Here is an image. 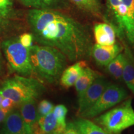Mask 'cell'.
Returning <instances> with one entry per match:
<instances>
[{"label": "cell", "instance_id": "cell-26", "mask_svg": "<svg viewBox=\"0 0 134 134\" xmlns=\"http://www.w3.org/2000/svg\"><path fill=\"white\" fill-rule=\"evenodd\" d=\"M15 105V103L11 99L8 98H3L1 102V108L8 110H11Z\"/></svg>", "mask_w": 134, "mask_h": 134}, {"label": "cell", "instance_id": "cell-23", "mask_svg": "<svg viewBox=\"0 0 134 134\" xmlns=\"http://www.w3.org/2000/svg\"><path fill=\"white\" fill-rule=\"evenodd\" d=\"M13 8L12 0H0V20L9 16Z\"/></svg>", "mask_w": 134, "mask_h": 134}, {"label": "cell", "instance_id": "cell-8", "mask_svg": "<svg viewBox=\"0 0 134 134\" xmlns=\"http://www.w3.org/2000/svg\"><path fill=\"white\" fill-rule=\"evenodd\" d=\"M109 84L107 80L100 76L94 81L78 98V114H81L96 103Z\"/></svg>", "mask_w": 134, "mask_h": 134}, {"label": "cell", "instance_id": "cell-6", "mask_svg": "<svg viewBox=\"0 0 134 134\" xmlns=\"http://www.w3.org/2000/svg\"><path fill=\"white\" fill-rule=\"evenodd\" d=\"M104 129L114 134L134 125V109L132 99H129L121 104L94 119Z\"/></svg>", "mask_w": 134, "mask_h": 134}, {"label": "cell", "instance_id": "cell-24", "mask_svg": "<svg viewBox=\"0 0 134 134\" xmlns=\"http://www.w3.org/2000/svg\"><path fill=\"white\" fill-rule=\"evenodd\" d=\"M34 37L32 34L24 33L20 36L19 40L21 44L27 48H30L32 46Z\"/></svg>", "mask_w": 134, "mask_h": 134}, {"label": "cell", "instance_id": "cell-22", "mask_svg": "<svg viewBox=\"0 0 134 134\" xmlns=\"http://www.w3.org/2000/svg\"><path fill=\"white\" fill-rule=\"evenodd\" d=\"M53 104L47 100H42L40 102L37 106L38 118L40 117H43L52 112L53 109Z\"/></svg>", "mask_w": 134, "mask_h": 134}, {"label": "cell", "instance_id": "cell-11", "mask_svg": "<svg viewBox=\"0 0 134 134\" xmlns=\"http://www.w3.org/2000/svg\"><path fill=\"white\" fill-rule=\"evenodd\" d=\"M93 33L96 43L100 46H111L116 41V32L112 25L100 23L94 25Z\"/></svg>", "mask_w": 134, "mask_h": 134}, {"label": "cell", "instance_id": "cell-13", "mask_svg": "<svg viewBox=\"0 0 134 134\" xmlns=\"http://www.w3.org/2000/svg\"><path fill=\"white\" fill-rule=\"evenodd\" d=\"M33 134L57 133L58 124L53 112L38 117L32 127Z\"/></svg>", "mask_w": 134, "mask_h": 134}, {"label": "cell", "instance_id": "cell-2", "mask_svg": "<svg viewBox=\"0 0 134 134\" xmlns=\"http://www.w3.org/2000/svg\"><path fill=\"white\" fill-rule=\"evenodd\" d=\"M29 52L34 75L48 83L60 79L68 60L63 53L52 47L43 45H32Z\"/></svg>", "mask_w": 134, "mask_h": 134}, {"label": "cell", "instance_id": "cell-5", "mask_svg": "<svg viewBox=\"0 0 134 134\" xmlns=\"http://www.w3.org/2000/svg\"><path fill=\"white\" fill-rule=\"evenodd\" d=\"M1 48L9 71L24 76L31 77L34 75L30 58V48L23 46L19 38L4 41Z\"/></svg>", "mask_w": 134, "mask_h": 134}, {"label": "cell", "instance_id": "cell-31", "mask_svg": "<svg viewBox=\"0 0 134 134\" xmlns=\"http://www.w3.org/2000/svg\"><path fill=\"white\" fill-rule=\"evenodd\" d=\"M50 134H57V133H50Z\"/></svg>", "mask_w": 134, "mask_h": 134}, {"label": "cell", "instance_id": "cell-12", "mask_svg": "<svg viewBox=\"0 0 134 134\" xmlns=\"http://www.w3.org/2000/svg\"><path fill=\"white\" fill-rule=\"evenodd\" d=\"M21 117L28 131L32 133V127L38 119L36 99H31L20 104Z\"/></svg>", "mask_w": 134, "mask_h": 134}, {"label": "cell", "instance_id": "cell-21", "mask_svg": "<svg viewBox=\"0 0 134 134\" xmlns=\"http://www.w3.org/2000/svg\"><path fill=\"white\" fill-rule=\"evenodd\" d=\"M58 124V134H61L66 127V117L68 109L63 104H58L53 108L52 110Z\"/></svg>", "mask_w": 134, "mask_h": 134}, {"label": "cell", "instance_id": "cell-1", "mask_svg": "<svg viewBox=\"0 0 134 134\" xmlns=\"http://www.w3.org/2000/svg\"><path fill=\"white\" fill-rule=\"evenodd\" d=\"M28 23L36 41L54 47L71 62L80 61L91 54V38L86 27L55 9H31Z\"/></svg>", "mask_w": 134, "mask_h": 134}, {"label": "cell", "instance_id": "cell-18", "mask_svg": "<svg viewBox=\"0 0 134 134\" xmlns=\"http://www.w3.org/2000/svg\"><path fill=\"white\" fill-rule=\"evenodd\" d=\"M21 3L31 9H50L65 6L67 0H19Z\"/></svg>", "mask_w": 134, "mask_h": 134}, {"label": "cell", "instance_id": "cell-10", "mask_svg": "<svg viewBox=\"0 0 134 134\" xmlns=\"http://www.w3.org/2000/svg\"><path fill=\"white\" fill-rule=\"evenodd\" d=\"M1 134H32L25 126L19 111L11 110L3 122Z\"/></svg>", "mask_w": 134, "mask_h": 134}, {"label": "cell", "instance_id": "cell-29", "mask_svg": "<svg viewBox=\"0 0 134 134\" xmlns=\"http://www.w3.org/2000/svg\"><path fill=\"white\" fill-rule=\"evenodd\" d=\"M3 99V97L2 96V95L0 94V108H1V102H2Z\"/></svg>", "mask_w": 134, "mask_h": 134}, {"label": "cell", "instance_id": "cell-17", "mask_svg": "<svg viewBox=\"0 0 134 134\" xmlns=\"http://www.w3.org/2000/svg\"><path fill=\"white\" fill-rule=\"evenodd\" d=\"M74 124L81 134H114L104 129L103 127L99 126L88 119L80 117L75 120Z\"/></svg>", "mask_w": 134, "mask_h": 134}, {"label": "cell", "instance_id": "cell-4", "mask_svg": "<svg viewBox=\"0 0 134 134\" xmlns=\"http://www.w3.org/2000/svg\"><path fill=\"white\" fill-rule=\"evenodd\" d=\"M45 90V87L37 80L20 75L6 80L0 88V94L11 99L15 104H21L29 100L37 99Z\"/></svg>", "mask_w": 134, "mask_h": 134}, {"label": "cell", "instance_id": "cell-19", "mask_svg": "<svg viewBox=\"0 0 134 134\" xmlns=\"http://www.w3.org/2000/svg\"><path fill=\"white\" fill-rule=\"evenodd\" d=\"M125 60V54L120 53L105 66L108 73L115 79L120 80L122 78Z\"/></svg>", "mask_w": 134, "mask_h": 134}, {"label": "cell", "instance_id": "cell-28", "mask_svg": "<svg viewBox=\"0 0 134 134\" xmlns=\"http://www.w3.org/2000/svg\"><path fill=\"white\" fill-rule=\"evenodd\" d=\"M4 65H3V60L1 55V49H0V75H1L4 71Z\"/></svg>", "mask_w": 134, "mask_h": 134}, {"label": "cell", "instance_id": "cell-14", "mask_svg": "<svg viewBox=\"0 0 134 134\" xmlns=\"http://www.w3.org/2000/svg\"><path fill=\"white\" fill-rule=\"evenodd\" d=\"M84 61H78L68 68H65L60 76V83L65 88H68L75 85V83L86 67Z\"/></svg>", "mask_w": 134, "mask_h": 134}, {"label": "cell", "instance_id": "cell-9", "mask_svg": "<svg viewBox=\"0 0 134 134\" xmlns=\"http://www.w3.org/2000/svg\"><path fill=\"white\" fill-rule=\"evenodd\" d=\"M122 49V47L116 43L111 46H100L96 43L92 47L91 54L97 64L101 66H106L121 53Z\"/></svg>", "mask_w": 134, "mask_h": 134}, {"label": "cell", "instance_id": "cell-27", "mask_svg": "<svg viewBox=\"0 0 134 134\" xmlns=\"http://www.w3.org/2000/svg\"><path fill=\"white\" fill-rule=\"evenodd\" d=\"M11 110H8L0 108V124L4 122L5 119L6 118L8 114Z\"/></svg>", "mask_w": 134, "mask_h": 134}, {"label": "cell", "instance_id": "cell-3", "mask_svg": "<svg viewBox=\"0 0 134 134\" xmlns=\"http://www.w3.org/2000/svg\"><path fill=\"white\" fill-rule=\"evenodd\" d=\"M115 32L134 51V0H106Z\"/></svg>", "mask_w": 134, "mask_h": 134}, {"label": "cell", "instance_id": "cell-30", "mask_svg": "<svg viewBox=\"0 0 134 134\" xmlns=\"http://www.w3.org/2000/svg\"><path fill=\"white\" fill-rule=\"evenodd\" d=\"M0 134H1V129H0Z\"/></svg>", "mask_w": 134, "mask_h": 134}, {"label": "cell", "instance_id": "cell-25", "mask_svg": "<svg viewBox=\"0 0 134 134\" xmlns=\"http://www.w3.org/2000/svg\"><path fill=\"white\" fill-rule=\"evenodd\" d=\"M61 134H81L78 129L74 122H69L66 124L64 131Z\"/></svg>", "mask_w": 134, "mask_h": 134}, {"label": "cell", "instance_id": "cell-20", "mask_svg": "<svg viewBox=\"0 0 134 134\" xmlns=\"http://www.w3.org/2000/svg\"><path fill=\"white\" fill-rule=\"evenodd\" d=\"M80 9L91 13V14L99 16L100 14L101 8L98 0H70Z\"/></svg>", "mask_w": 134, "mask_h": 134}, {"label": "cell", "instance_id": "cell-15", "mask_svg": "<svg viewBox=\"0 0 134 134\" xmlns=\"http://www.w3.org/2000/svg\"><path fill=\"white\" fill-rule=\"evenodd\" d=\"M99 76V75L91 68L88 66L84 68L81 75L75 84L78 98L83 94L84 92L86 91V89L93 83L94 81Z\"/></svg>", "mask_w": 134, "mask_h": 134}, {"label": "cell", "instance_id": "cell-16", "mask_svg": "<svg viewBox=\"0 0 134 134\" xmlns=\"http://www.w3.org/2000/svg\"><path fill=\"white\" fill-rule=\"evenodd\" d=\"M124 54L125 60L122 78L128 88L134 94V59L129 48Z\"/></svg>", "mask_w": 134, "mask_h": 134}, {"label": "cell", "instance_id": "cell-7", "mask_svg": "<svg viewBox=\"0 0 134 134\" xmlns=\"http://www.w3.org/2000/svg\"><path fill=\"white\" fill-rule=\"evenodd\" d=\"M127 96V93L124 88L117 85L109 83L96 103L80 114V117L86 119L96 117L120 103L122 100H124Z\"/></svg>", "mask_w": 134, "mask_h": 134}]
</instances>
